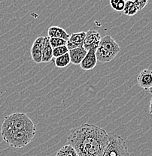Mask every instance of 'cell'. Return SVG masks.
Listing matches in <instances>:
<instances>
[{"label": "cell", "mask_w": 152, "mask_h": 156, "mask_svg": "<svg viewBox=\"0 0 152 156\" xmlns=\"http://www.w3.org/2000/svg\"><path fill=\"white\" fill-rule=\"evenodd\" d=\"M87 53V50L84 47L73 49L69 51L70 61L74 65H80Z\"/></svg>", "instance_id": "30bf717a"}, {"label": "cell", "mask_w": 152, "mask_h": 156, "mask_svg": "<svg viewBox=\"0 0 152 156\" xmlns=\"http://www.w3.org/2000/svg\"><path fill=\"white\" fill-rule=\"evenodd\" d=\"M137 83L140 87L148 90L152 87V71L145 69L140 72L137 77Z\"/></svg>", "instance_id": "9c48e42d"}, {"label": "cell", "mask_w": 152, "mask_h": 156, "mask_svg": "<svg viewBox=\"0 0 152 156\" xmlns=\"http://www.w3.org/2000/svg\"><path fill=\"white\" fill-rule=\"evenodd\" d=\"M109 145L104 156H130L128 148L122 136L115 134H109Z\"/></svg>", "instance_id": "5b68a950"}, {"label": "cell", "mask_w": 152, "mask_h": 156, "mask_svg": "<svg viewBox=\"0 0 152 156\" xmlns=\"http://www.w3.org/2000/svg\"><path fill=\"white\" fill-rule=\"evenodd\" d=\"M100 34L96 31L94 29H90L86 32L85 40L84 42V48L87 50H92V49H97L99 46V43L101 41Z\"/></svg>", "instance_id": "8992f818"}, {"label": "cell", "mask_w": 152, "mask_h": 156, "mask_svg": "<svg viewBox=\"0 0 152 156\" xmlns=\"http://www.w3.org/2000/svg\"><path fill=\"white\" fill-rule=\"evenodd\" d=\"M149 113L152 116V98L151 99V101L149 104Z\"/></svg>", "instance_id": "44dd1931"}, {"label": "cell", "mask_w": 152, "mask_h": 156, "mask_svg": "<svg viewBox=\"0 0 152 156\" xmlns=\"http://www.w3.org/2000/svg\"><path fill=\"white\" fill-rule=\"evenodd\" d=\"M139 11L134 1H126L123 13L126 15L133 16Z\"/></svg>", "instance_id": "4fadbf2b"}, {"label": "cell", "mask_w": 152, "mask_h": 156, "mask_svg": "<svg viewBox=\"0 0 152 156\" xmlns=\"http://www.w3.org/2000/svg\"><path fill=\"white\" fill-rule=\"evenodd\" d=\"M49 38H56L63 39L68 41L70 38V35L63 29L59 27H51L48 29V31Z\"/></svg>", "instance_id": "7c38bea8"}, {"label": "cell", "mask_w": 152, "mask_h": 156, "mask_svg": "<svg viewBox=\"0 0 152 156\" xmlns=\"http://www.w3.org/2000/svg\"><path fill=\"white\" fill-rule=\"evenodd\" d=\"M50 43L52 48H57L59 47L66 46L67 41L63 39L56 38H50Z\"/></svg>", "instance_id": "d6986e66"}, {"label": "cell", "mask_w": 152, "mask_h": 156, "mask_svg": "<svg viewBox=\"0 0 152 156\" xmlns=\"http://www.w3.org/2000/svg\"><path fill=\"white\" fill-rule=\"evenodd\" d=\"M126 1L124 0H111L110 5L114 11L118 12H123L124 7H125Z\"/></svg>", "instance_id": "e0dca14e"}, {"label": "cell", "mask_w": 152, "mask_h": 156, "mask_svg": "<svg viewBox=\"0 0 152 156\" xmlns=\"http://www.w3.org/2000/svg\"><path fill=\"white\" fill-rule=\"evenodd\" d=\"M109 139L103 128L85 123L70 131L67 142L78 156H104Z\"/></svg>", "instance_id": "6da1fadb"}, {"label": "cell", "mask_w": 152, "mask_h": 156, "mask_svg": "<svg viewBox=\"0 0 152 156\" xmlns=\"http://www.w3.org/2000/svg\"><path fill=\"white\" fill-rule=\"evenodd\" d=\"M96 49H92L87 51V53L80 64L81 69L84 71H90L96 67L97 63V58L96 56Z\"/></svg>", "instance_id": "ba28073f"}, {"label": "cell", "mask_w": 152, "mask_h": 156, "mask_svg": "<svg viewBox=\"0 0 152 156\" xmlns=\"http://www.w3.org/2000/svg\"><path fill=\"white\" fill-rule=\"evenodd\" d=\"M148 92H149L150 94H151V95H152V87L150 88V89H148Z\"/></svg>", "instance_id": "7402d4cb"}, {"label": "cell", "mask_w": 152, "mask_h": 156, "mask_svg": "<svg viewBox=\"0 0 152 156\" xmlns=\"http://www.w3.org/2000/svg\"><path fill=\"white\" fill-rule=\"evenodd\" d=\"M134 2H135V5H136V6L138 7V9L139 11L140 10L143 9L145 7V5L148 3V1H144V0H136V1H134Z\"/></svg>", "instance_id": "ffe728a7"}, {"label": "cell", "mask_w": 152, "mask_h": 156, "mask_svg": "<svg viewBox=\"0 0 152 156\" xmlns=\"http://www.w3.org/2000/svg\"><path fill=\"white\" fill-rule=\"evenodd\" d=\"M17 131H36V126L25 113H12L4 119L1 133Z\"/></svg>", "instance_id": "7a4b0ae2"}, {"label": "cell", "mask_w": 152, "mask_h": 156, "mask_svg": "<svg viewBox=\"0 0 152 156\" xmlns=\"http://www.w3.org/2000/svg\"><path fill=\"white\" fill-rule=\"evenodd\" d=\"M120 48L117 42L110 35H106L101 38L99 48L96 50L97 61L102 63L109 62L120 53Z\"/></svg>", "instance_id": "3957f363"}, {"label": "cell", "mask_w": 152, "mask_h": 156, "mask_svg": "<svg viewBox=\"0 0 152 156\" xmlns=\"http://www.w3.org/2000/svg\"><path fill=\"white\" fill-rule=\"evenodd\" d=\"M45 37H38L32 44L31 48V56L35 63L42 62V50Z\"/></svg>", "instance_id": "52a82bcc"}, {"label": "cell", "mask_w": 152, "mask_h": 156, "mask_svg": "<svg viewBox=\"0 0 152 156\" xmlns=\"http://www.w3.org/2000/svg\"><path fill=\"white\" fill-rule=\"evenodd\" d=\"M69 53V50L66 46H62L59 47V48H54L53 49V56L55 57V58L60 56H63V55Z\"/></svg>", "instance_id": "ac0fdd59"}, {"label": "cell", "mask_w": 152, "mask_h": 156, "mask_svg": "<svg viewBox=\"0 0 152 156\" xmlns=\"http://www.w3.org/2000/svg\"><path fill=\"white\" fill-rule=\"evenodd\" d=\"M36 131H17L1 133L3 140L17 149L25 147L35 135Z\"/></svg>", "instance_id": "277c9868"}, {"label": "cell", "mask_w": 152, "mask_h": 156, "mask_svg": "<svg viewBox=\"0 0 152 156\" xmlns=\"http://www.w3.org/2000/svg\"><path fill=\"white\" fill-rule=\"evenodd\" d=\"M70 62H71V61H70L69 53L63 55V56H60V57L56 58L54 60L55 66L57 68H66L70 64Z\"/></svg>", "instance_id": "2e32d148"}, {"label": "cell", "mask_w": 152, "mask_h": 156, "mask_svg": "<svg viewBox=\"0 0 152 156\" xmlns=\"http://www.w3.org/2000/svg\"><path fill=\"white\" fill-rule=\"evenodd\" d=\"M53 48L50 43V38L45 37L42 50V62H49L53 58Z\"/></svg>", "instance_id": "8fae6325"}, {"label": "cell", "mask_w": 152, "mask_h": 156, "mask_svg": "<svg viewBox=\"0 0 152 156\" xmlns=\"http://www.w3.org/2000/svg\"><path fill=\"white\" fill-rule=\"evenodd\" d=\"M55 156H78V155L72 146L67 144V145L63 146L57 152Z\"/></svg>", "instance_id": "9a60e30c"}, {"label": "cell", "mask_w": 152, "mask_h": 156, "mask_svg": "<svg viewBox=\"0 0 152 156\" xmlns=\"http://www.w3.org/2000/svg\"><path fill=\"white\" fill-rule=\"evenodd\" d=\"M86 37V32H77V33H73L70 35V38L69 39V41L72 42V43L77 44H80L81 46L84 47V42L85 40Z\"/></svg>", "instance_id": "5bb4252c"}]
</instances>
